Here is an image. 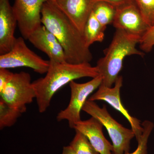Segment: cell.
<instances>
[{
  "label": "cell",
  "instance_id": "ffe728a7",
  "mask_svg": "<svg viewBox=\"0 0 154 154\" xmlns=\"http://www.w3.org/2000/svg\"><path fill=\"white\" fill-rule=\"evenodd\" d=\"M144 19L151 27L154 25V0H134Z\"/></svg>",
  "mask_w": 154,
  "mask_h": 154
},
{
  "label": "cell",
  "instance_id": "cb8c5ba5",
  "mask_svg": "<svg viewBox=\"0 0 154 154\" xmlns=\"http://www.w3.org/2000/svg\"><path fill=\"white\" fill-rule=\"evenodd\" d=\"M61 154H77L69 145L64 146Z\"/></svg>",
  "mask_w": 154,
  "mask_h": 154
},
{
  "label": "cell",
  "instance_id": "5bb4252c",
  "mask_svg": "<svg viewBox=\"0 0 154 154\" xmlns=\"http://www.w3.org/2000/svg\"><path fill=\"white\" fill-rule=\"evenodd\" d=\"M103 127L100 122L91 117L87 120H81L74 129L85 134L99 154H113V144L104 136Z\"/></svg>",
  "mask_w": 154,
  "mask_h": 154
},
{
  "label": "cell",
  "instance_id": "8992f818",
  "mask_svg": "<svg viewBox=\"0 0 154 154\" xmlns=\"http://www.w3.org/2000/svg\"><path fill=\"white\" fill-rule=\"evenodd\" d=\"M102 76L93 78L91 81L85 83H78L74 81L69 83L71 97L67 107L61 110L57 116L58 121L67 120L69 127L74 128L78 122L81 121V112L88 100L89 96L98 89L102 84Z\"/></svg>",
  "mask_w": 154,
  "mask_h": 154
},
{
  "label": "cell",
  "instance_id": "7a4b0ae2",
  "mask_svg": "<svg viewBox=\"0 0 154 154\" xmlns=\"http://www.w3.org/2000/svg\"><path fill=\"white\" fill-rule=\"evenodd\" d=\"M49 60L46 75L32 82L36 94L38 111L43 113L50 105L52 97L59 90L75 80L99 75L98 69L90 63L72 64Z\"/></svg>",
  "mask_w": 154,
  "mask_h": 154
},
{
  "label": "cell",
  "instance_id": "8fae6325",
  "mask_svg": "<svg viewBox=\"0 0 154 154\" xmlns=\"http://www.w3.org/2000/svg\"><path fill=\"white\" fill-rule=\"evenodd\" d=\"M28 39L36 48L47 55L49 60L59 63L66 62L62 46L55 36L44 25L36 28Z\"/></svg>",
  "mask_w": 154,
  "mask_h": 154
},
{
  "label": "cell",
  "instance_id": "9c48e42d",
  "mask_svg": "<svg viewBox=\"0 0 154 154\" xmlns=\"http://www.w3.org/2000/svg\"><path fill=\"white\" fill-rule=\"evenodd\" d=\"M114 85L113 87L109 88L101 84L98 90L88 99L94 102L105 101L124 116L130 124L137 141L142 134L143 127L140 120L130 115L122 105L120 99V90L123 85V78L122 76H119Z\"/></svg>",
  "mask_w": 154,
  "mask_h": 154
},
{
  "label": "cell",
  "instance_id": "7c38bea8",
  "mask_svg": "<svg viewBox=\"0 0 154 154\" xmlns=\"http://www.w3.org/2000/svg\"><path fill=\"white\" fill-rule=\"evenodd\" d=\"M17 25L10 0H0V55L9 52L13 47Z\"/></svg>",
  "mask_w": 154,
  "mask_h": 154
},
{
  "label": "cell",
  "instance_id": "44dd1931",
  "mask_svg": "<svg viewBox=\"0 0 154 154\" xmlns=\"http://www.w3.org/2000/svg\"><path fill=\"white\" fill-rule=\"evenodd\" d=\"M140 48L144 52H150L154 47V25L142 38L139 43Z\"/></svg>",
  "mask_w": 154,
  "mask_h": 154
},
{
  "label": "cell",
  "instance_id": "603a6c76",
  "mask_svg": "<svg viewBox=\"0 0 154 154\" xmlns=\"http://www.w3.org/2000/svg\"><path fill=\"white\" fill-rule=\"evenodd\" d=\"M133 1L134 0H97V1H104L110 3L116 7H119Z\"/></svg>",
  "mask_w": 154,
  "mask_h": 154
},
{
  "label": "cell",
  "instance_id": "d6986e66",
  "mask_svg": "<svg viewBox=\"0 0 154 154\" xmlns=\"http://www.w3.org/2000/svg\"><path fill=\"white\" fill-rule=\"evenodd\" d=\"M143 130L141 137L137 141V148L132 153L125 154H148V142L149 137L154 128L153 122L146 120L142 123Z\"/></svg>",
  "mask_w": 154,
  "mask_h": 154
},
{
  "label": "cell",
  "instance_id": "4fadbf2b",
  "mask_svg": "<svg viewBox=\"0 0 154 154\" xmlns=\"http://www.w3.org/2000/svg\"><path fill=\"white\" fill-rule=\"evenodd\" d=\"M53 2L83 34L86 22L97 0H55Z\"/></svg>",
  "mask_w": 154,
  "mask_h": 154
},
{
  "label": "cell",
  "instance_id": "6da1fadb",
  "mask_svg": "<svg viewBox=\"0 0 154 154\" xmlns=\"http://www.w3.org/2000/svg\"><path fill=\"white\" fill-rule=\"evenodd\" d=\"M42 23L55 36L72 64L90 63L93 55L82 33L54 2H45L41 11Z\"/></svg>",
  "mask_w": 154,
  "mask_h": 154
},
{
  "label": "cell",
  "instance_id": "e0dca14e",
  "mask_svg": "<svg viewBox=\"0 0 154 154\" xmlns=\"http://www.w3.org/2000/svg\"><path fill=\"white\" fill-rule=\"evenodd\" d=\"M22 113L17 108L12 107L2 99H0V128L13 126Z\"/></svg>",
  "mask_w": 154,
  "mask_h": 154
},
{
  "label": "cell",
  "instance_id": "ba28073f",
  "mask_svg": "<svg viewBox=\"0 0 154 154\" xmlns=\"http://www.w3.org/2000/svg\"><path fill=\"white\" fill-rule=\"evenodd\" d=\"M116 8V14L112 24L114 28L123 30L140 41L151 26L144 19L135 1Z\"/></svg>",
  "mask_w": 154,
  "mask_h": 154
},
{
  "label": "cell",
  "instance_id": "30bf717a",
  "mask_svg": "<svg viewBox=\"0 0 154 154\" xmlns=\"http://www.w3.org/2000/svg\"><path fill=\"white\" fill-rule=\"evenodd\" d=\"M46 0H15L13 11L25 39L41 25V11Z\"/></svg>",
  "mask_w": 154,
  "mask_h": 154
},
{
  "label": "cell",
  "instance_id": "52a82bcc",
  "mask_svg": "<svg viewBox=\"0 0 154 154\" xmlns=\"http://www.w3.org/2000/svg\"><path fill=\"white\" fill-rule=\"evenodd\" d=\"M1 99L22 113L27 110V105L36 99V94L31 82V76L28 72L14 73L11 82L0 92Z\"/></svg>",
  "mask_w": 154,
  "mask_h": 154
},
{
  "label": "cell",
  "instance_id": "9a60e30c",
  "mask_svg": "<svg viewBox=\"0 0 154 154\" xmlns=\"http://www.w3.org/2000/svg\"><path fill=\"white\" fill-rule=\"evenodd\" d=\"M106 28L100 24L92 12L86 22L83 33L88 47L94 42L103 41Z\"/></svg>",
  "mask_w": 154,
  "mask_h": 154
},
{
  "label": "cell",
  "instance_id": "277c9868",
  "mask_svg": "<svg viewBox=\"0 0 154 154\" xmlns=\"http://www.w3.org/2000/svg\"><path fill=\"white\" fill-rule=\"evenodd\" d=\"M83 111L94 117L105 127L112 141L113 154L128 153L131 140L135 137L131 129H128L119 123L110 115L107 107H102L88 99L82 108Z\"/></svg>",
  "mask_w": 154,
  "mask_h": 154
},
{
  "label": "cell",
  "instance_id": "5b68a950",
  "mask_svg": "<svg viewBox=\"0 0 154 154\" xmlns=\"http://www.w3.org/2000/svg\"><path fill=\"white\" fill-rule=\"evenodd\" d=\"M24 39L23 37L16 38L11 51L0 55V69L26 67L40 74L46 73L49 68V60H45L31 50Z\"/></svg>",
  "mask_w": 154,
  "mask_h": 154
},
{
  "label": "cell",
  "instance_id": "2e32d148",
  "mask_svg": "<svg viewBox=\"0 0 154 154\" xmlns=\"http://www.w3.org/2000/svg\"><path fill=\"white\" fill-rule=\"evenodd\" d=\"M116 11V7L112 4L104 1H97L92 12L100 24L106 28L107 25L113 24Z\"/></svg>",
  "mask_w": 154,
  "mask_h": 154
},
{
  "label": "cell",
  "instance_id": "7402d4cb",
  "mask_svg": "<svg viewBox=\"0 0 154 154\" xmlns=\"http://www.w3.org/2000/svg\"><path fill=\"white\" fill-rule=\"evenodd\" d=\"M14 74L8 69H0V92H2L11 82Z\"/></svg>",
  "mask_w": 154,
  "mask_h": 154
},
{
  "label": "cell",
  "instance_id": "ac0fdd59",
  "mask_svg": "<svg viewBox=\"0 0 154 154\" xmlns=\"http://www.w3.org/2000/svg\"><path fill=\"white\" fill-rule=\"evenodd\" d=\"M69 146L77 154H99L88 138L82 133L76 130L74 137Z\"/></svg>",
  "mask_w": 154,
  "mask_h": 154
},
{
  "label": "cell",
  "instance_id": "d4e9b609",
  "mask_svg": "<svg viewBox=\"0 0 154 154\" xmlns=\"http://www.w3.org/2000/svg\"><path fill=\"white\" fill-rule=\"evenodd\" d=\"M55 1V0H46V2H53V1Z\"/></svg>",
  "mask_w": 154,
  "mask_h": 154
},
{
  "label": "cell",
  "instance_id": "3957f363",
  "mask_svg": "<svg viewBox=\"0 0 154 154\" xmlns=\"http://www.w3.org/2000/svg\"><path fill=\"white\" fill-rule=\"evenodd\" d=\"M140 42L123 30L116 29L111 43L105 51V56L99 60L96 66L103 79L102 85L109 88L114 85L127 56L137 55L143 57L145 53L136 48Z\"/></svg>",
  "mask_w": 154,
  "mask_h": 154
}]
</instances>
